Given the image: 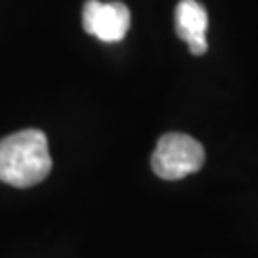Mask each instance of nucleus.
Returning <instances> with one entry per match:
<instances>
[{
  "label": "nucleus",
  "mask_w": 258,
  "mask_h": 258,
  "mask_svg": "<svg viewBox=\"0 0 258 258\" xmlns=\"http://www.w3.org/2000/svg\"><path fill=\"white\" fill-rule=\"evenodd\" d=\"M52 170L48 140L42 130H19L0 140V182L14 187L40 184Z\"/></svg>",
  "instance_id": "obj_1"
},
{
  "label": "nucleus",
  "mask_w": 258,
  "mask_h": 258,
  "mask_svg": "<svg viewBox=\"0 0 258 258\" xmlns=\"http://www.w3.org/2000/svg\"><path fill=\"white\" fill-rule=\"evenodd\" d=\"M205 163V149L195 138L182 132H168L157 142L151 166L163 180H182L197 172Z\"/></svg>",
  "instance_id": "obj_2"
},
{
  "label": "nucleus",
  "mask_w": 258,
  "mask_h": 258,
  "mask_svg": "<svg viewBox=\"0 0 258 258\" xmlns=\"http://www.w3.org/2000/svg\"><path fill=\"white\" fill-rule=\"evenodd\" d=\"M83 27L103 42H119L130 29V12L122 2L88 0L83 10Z\"/></svg>",
  "instance_id": "obj_3"
},
{
  "label": "nucleus",
  "mask_w": 258,
  "mask_h": 258,
  "mask_svg": "<svg viewBox=\"0 0 258 258\" xmlns=\"http://www.w3.org/2000/svg\"><path fill=\"white\" fill-rule=\"evenodd\" d=\"M209 16L203 4L197 0H182L176 6V33L191 50L194 55H203L209 48L207 42Z\"/></svg>",
  "instance_id": "obj_4"
}]
</instances>
